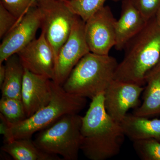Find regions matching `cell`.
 Masks as SVG:
<instances>
[{
  "label": "cell",
  "instance_id": "cell-23",
  "mask_svg": "<svg viewBox=\"0 0 160 160\" xmlns=\"http://www.w3.org/2000/svg\"><path fill=\"white\" fill-rule=\"evenodd\" d=\"M18 19L0 4V38L3 39L13 27Z\"/></svg>",
  "mask_w": 160,
  "mask_h": 160
},
{
  "label": "cell",
  "instance_id": "cell-4",
  "mask_svg": "<svg viewBox=\"0 0 160 160\" xmlns=\"http://www.w3.org/2000/svg\"><path fill=\"white\" fill-rule=\"evenodd\" d=\"M118 64L109 55L90 52L76 65L62 86L69 93L92 99L105 92L114 80Z\"/></svg>",
  "mask_w": 160,
  "mask_h": 160
},
{
  "label": "cell",
  "instance_id": "cell-11",
  "mask_svg": "<svg viewBox=\"0 0 160 160\" xmlns=\"http://www.w3.org/2000/svg\"><path fill=\"white\" fill-rule=\"evenodd\" d=\"M24 68L54 81L56 62L51 46L43 32L17 53Z\"/></svg>",
  "mask_w": 160,
  "mask_h": 160
},
{
  "label": "cell",
  "instance_id": "cell-19",
  "mask_svg": "<svg viewBox=\"0 0 160 160\" xmlns=\"http://www.w3.org/2000/svg\"><path fill=\"white\" fill-rule=\"evenodd\" d=\"M108 0H72L66 2L71 11L86 22L96 12L103 8ZM115 2L122 0H111Z\"/></svg>",
  "mask_w": 160,
  "mask_h": 160
},
{
  "label": "cell",
  "instance_id": "cell-17",
  "mask_svg": "<svg viewBox=\"0 0 160 160\" xmlns=\"http://www.w3.org/2000/svg\"><path fill=\"white\" fill-rule=\"evenodd\" d=\"M6 77L1 88L2 97L22 100V91L25 68L17 54L5 62Z\"/></svg>",
  "mask_w": 160,
  "mask_h": 160
},
{
  "label": "cell",
  "instance_id": "cell-13",
  "mask_svg": "<svg viewBox=\"0 0 160 160\" xmlns=\"http://www.w3.org/2000/svg\"><path fill=\"white\" fill-rule=\"evenodd\" d=\"M148 22L129 0H122L121 16L115 25V49L119 51L124 49L127 43L144 28Z\"/></svg>",
  "mask_w": 160,
  "mask_h": 160
},
{
  "label": "cell",
  "instance_id": "cell-7",
  "mask_svg": "<svg viewBox=\"0 0 160 160\" xmlns=\"http://www.w3.org/2000/svg\"><path fill=\"white\" fill-rule=\"evenodd\" d=\"M85 22L77 16L69 38L60 49L54 82L61 86L80 60L90 52L85 38Z\"/></svg>",
  "mask_w": 160,
  "mask_h": 160
},
{
  "label": "cell",
  "instance_id": "cell-1",
  "mask_svg": "<svg viewBox=\"0 0 160 160\" xmlns=\"http://www.w3.org/2000/svg\"><path fill=\"white\" fill-rule=\"evenodd\" d=\"M82 117L81 150L91 160H106L117 155L126 136L120 123L108 114L104 92L93 98Z\"/></svg>",
  "mask_w": 160,
  "mask_h": 160
},
{
  "label": "cell",
  "instance_id": "cell-6",
  "mask_svg": "<svg viewBox=\"0 0 160 160\" xmlns=\"http://www.w3.org/2000/svg\"><path fill=\"white\" fill-rule=\"evenodd\" d=\"M33 5L39 10L42 32L51 46L56 67L60 49L69 38L77 15L61 0H39Z\"/></svg>",
  "mask_w": 160,
  "mask_h": 160
},
{
  "label": "cell",
  "instance_id": "cell-25",
  "mask_svg": "<svg viewBox=\"0 0 160 160\" xmlns=\"http://www.w3.org/2000/svg\"><path fill=\"white\" fill-rule=\"evenodd\" d=\"M156 18L158 23L160 25V9L158 12L157 13L156 15Z\"/></svg>",
  "mask_w": 160,
  "mask_h": 160
},
{
  "label": "cell",
  "instance_id": "cell-3",
  "mask_svg": "<svg viewBox=\"0 0 160 160\" xmlns=\"http://www.w3.org/2000/svg\"><path fill=\"white\" fill-rule=\"evenodd\" d=\"M52 88V95L48 105L20 122L14 125L8 123V128L3 135L5 142L18 139L31 138L35 133L50 126L64 115L78 113L86 106V98L67 92L62 86L53 81Z\"/></svg>",
  "mask_w": 160,
  "mask_h": 160
},
{
  "label": "cell",
  "instance_id": "cell-22",
  "mask_svg": "<svg viewBox=\"0 0 160 160\" xmlns=\"http://www.w3.org/2000/svg\"><path fill=\"white\" fill-rule=\"evenodd\" d=\"M146 20L155 17L160 9V0H129Z\"/></svg>",
  "mask_w": 160,
  "mask_h": 160
},
{
  "label": "cell",
  "instance_id": "cell-27",
  "mask_svg": "<svg viewBox=\"0 0 160 160\" xmlns=\"http://www.w3.org/2000/svg\"><path fill=\"white\" fill-rule=\"evenodd\" d=\"M61 1H64L65 2H70V1H72V0H61Z\"/></svg>",
  "mask_w": 160,
  "mask_h": 160
},
{
  "label": "cell",
  "instance_id": "cell-15",
  "mask_svg": "<svg viewBox=\"0 0 160 160\" xmlns=\"http://www.w3.org/2000/svg\"><path fill=\"white\" fill-rule=\"evenodd\" d=\"M143 102L133 114L150 118L160 114V65L158 64L149 72L146 78Z\"/></svg>",
  "mask_w": 160,
  "mask_h": 160
},
{
  "label": "cell",
  "instance_id": "cell-2",
  "mask_svg": "<svg viewBox=\"0 0 160 160\" xmlns=\"http://www.w3.org/2000/svg\"><path fill=\"white\" fill-rule=\"evenodd\" d=\"M124 49V58L118 64L114 80L143 86L146 76L160 60V25L156 17L148 21Z\"/></svg>",
  "mask_w": 160,
  "mask_h": 160
},
{
  "label": "cell",
  "instance_id": "cell-12",
  "mask_svg": "<svg viewBox=\"0 0 160 160\" xmlns=\"http://www.w3.org/2000/svg\"><path fill=\"white\" fill-rule=\"evenodd\" d=\"M52 80L25 69L22 91L27 118L49 104L52 95Z\"/></svg>",
  "mask_w": 160,
  "mask_h": 160
},
{
  "label": "cell",
  "instance_id": "cell-18",
  "mask_svg": "<svg viewBox=\"0 0 160 160\" xmlns=\"http://www.w3.org/2000/svg\"><path fill=\"white\" fill-rule=\"evenodd\" d=\"M0 114L9 125L20 122L27 118L22 100L2 97L0 100Z\"/></svg>",
  "mask_w": 160,
  "mask_h": 160
},
{
  "label": "cell",
  "instance_id": "cell-14",
  "mask_svg": "<svg viewBox=\"0 0 160 160\" xmlns=\"http://www.w3.org/2000/svg\"><path fill=\"white\" fill-rule=\"evenodd\" d=\"M125 136L135 141L153 139L160 142V119L126 114L120 122Z\"/></svg>",
  "mask_w": 160,
  "mask_h": 160
},
{
  "label": "cell",
  "instance_id": "cell-21",
  "mask_svg": "<svg viewBox=\"0 0 160 160\" xmlns=\"http://www.w3.org/2000/svg\"><path fill=\"white\" fill-rule=\"evenodd\" d=\"M31 2L32 0H1L0 4L17 19L18 24L31 7Z\"/></svg>",
  "mask_w": 160,
  "mask_h": 160
},
{
  "label": "cell",
  "instance_id": "cell-24",
  "mask_svg": "<svg viewBox=\"0 0 160 160\" xmlns=\"http://www.w3.org/2000/svg\"><path fill=\"white\" fill-rule=\"evenodd\" d=\"M6 77V67L5 64H0V88L2 86Z\"/></svg>",
  "mask_w": 160,
  "mask_h": 160
},
{
  "label": "cell",
  "instance_id": "cell-16",
  "mask_svg": "<svg viewBox=\"0 0 160 160\" xmlns=\"http://www.w3.org/2000/svg\"><path fill=\"white\" fill-rule=\"evenodd\" d=\"M2 150L15 160H62L58 156L42 151L31 138L18 139L5 142Z\"/></svg>",
  "mask_w": 160,
  "mask_h": 160
},
{
  "label": "cell",
  "instance_id": "cell-10",
  "mask_svg": "<svg viewBox=\"0 0 160 160\" xmlns=\"http://www.w3.org/2000/svg\"><path fill=\"white\" fill-rule=\"evenodd\" d=\"M144 89L142 86L113 80L104 92V106L107 113L120 123L129 109L139 106Z\"/></svg>",
  "mask_w": 160,
  "mask_h": 160
},
{
  "label": "cell",
  "instance_id": "cell-5",
  "mask_svg": "<svg viewBox=\"0 0 160 160\" xmlns=\"http://www.w3.org/2000/svg\"><path fill=\"white\" fill-rule=\"evenodd\" d=\"M82 117L78 113L64 115L38 132L33 142L40 149L65 160H77L81 150Z\"/></svg>",
  "mask_w": 160,
  "mask_h": 160
},
{
  "label": "cell",
  "instance_id": "cell-9",
  "mask_svg": "<svg viewBox=\"0 0 160 160\" xmlns=\"http://www.w3.org/2000/svg\"><path fill=\"white\" fill-rule=\"evenodd\" d=\"M39 10L35 5L31 6L21 21L2 39L0 45V64L19 52L35 39L41 28Z\"/></svg>",
  "mask_w": 160,
  "mask_h": 160
},
{
  "label": "cell",
  "instance_id": "cell-26",
  "mask_svg": "<svg viewBox=\"0 0 160 160\" xmlns=\"http://www.w3.org/2000/svg\"><path fill=\"white\" fill-rule=\"evenodd\" d=\"M38 1H39V0H32L31 6H32L36 2Z\"/></svg>",
  "mask_w": 160,
  "mask_h": 160
},
{
  "label": "cell",
  "instance_id": "cell-8",
  "mask_svg": "<svg viewBox=\"0 0 160 160\" xmlns=\"http://www.w3.org/2000/svg\"><path fill=\"white\" fill-rule=\"evenodd\" d=\"M116 20L110 7L104 6L85 22V38L90 52L109 55L115 45Z\"/></svg>",
  "mask_w": 160,
  "mask_h": 160
},
{
  "label": "cell",
  "instance_id": "cell-20",
  "mask_svg": "<svg viewBox=\"0 0 160 160\" xmlns=\"http://www.w3.org/2000/svg\"><path fill=\"white\" fill-rule=\"evenodd\" d=\"M135 151L143 160H160V142L153 139L133 142Z\"/></svg>",
  "mask_w": 160,
  "mask_h": 160
},
{
  "label": "cell",
  "instance_id": "cell-28",
  "mask_svg": "<svg viewBox=\"0 0 160 160\" xmlns=\"http://www.w3.org/2000/svg\"><path fill=\"white\" fill-rule=\"evenodd\" d=\"M158 64H159L160 65V61H159V63H158Z\"/></svg>",
  "mask_w": 160,
  "mask_h": 160
}]
</instances>
